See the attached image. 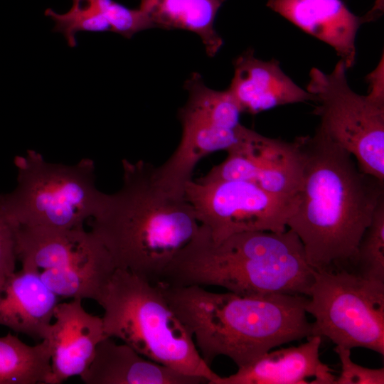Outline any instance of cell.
Wrapping results in <instances>:
<instances>
[{
  "label": "cell",
  "mask_w": 384,
  "mask_h": 384,
  "mask_svg": "<svg viewBox=\"0 0 384 384\" xmlns=\"http://www.w3.org/2000/svg\"><path fill=\"white\" fill-rule=\"evenodd\" d=\"M225 0H139V9L154 27L183 29L198 35L206 53L213 57L223 43L215 29L218 10Z\"/></svg>",
  "instance_id": "obj_19"
},
{
  "label": "cell",
  "mask_w": 384,
  "mask_h": 384,
  "mask_svg": "<svg viewBox=\"0 0 384 384\" xmlns=\"http://www.w3.org/2000/svg\"><path fill=\"white\" fill-rule=\"evenodd\" d=\"M16 186L0 194L14 227L72 229L82 227L98 210L104 193L95 184L94 161L74 164L47 161L34 150L16 156Z\"/></svg>",
  "instance_id": "obj_6"
},
{
  "label": "cell",
  "mask_w": 384,
  "mask_h": 384,
  "mask_svg": "<svg viewBox=\"0 0 384 384\" xmlns=\"http://www.w3.org/2000/svg\"><path fill=\"white\" fill-rule=\"evenodd\" d=\"M16 261L14 226L7 218L0 201V292L16 272Z\"/></svg>",
  "instance_id": "obj_26"
},
{
  "label": "cell",
  "mask_w": 384,
  "mask_h": 384,
  "mask_svg": "<svg viewBox=\"0 0 384 384\" xmlns=\"http://www.w3.org/2000/svg\"><path fill=\"white\" fill-rule=\"evenodd\" d=\"M307 297L312 336L384 355V282L345 268L315 270Z\"/></svg>",
  "instance_id": "obj_8"
},
{
  "label": "cell",
  "mask_w": 384,
  "mask_h": 384,
  "mask_svg": "<svg viewBox=\"0 0 384 384\" xmlns=\"http://www.w3.org/2000/svg\"><path fill=\"white\" fill-rule=\"evenodd\" d=\"M303 245L291 229L251 231L213 241L201 225L160 282L174 286L223 287L240 296H306L314 278Z\"/></svg>",
  "instance_id": "obj_4"
},
{
  "label": "cell",
  "mask_w": 384,
  "mask_h": 384,
  "mask_svg": "<svg viewBox=\"0 0 384 384\" xmlns=\"http://www.w3.org/2000/svg\"><path fill=\"white\" fill-rule=\"evenodd\" d=\"M97 302L104 311L107 336L122 340L158 363L203 378L208 384L220 376L204 361L157 283L116 268Z\"/></svg>",
  "instance_id": "obj_5"
},
{
  "label": "cell",
  "mask_w": 384,
  "mask_h": 384,
  "mask_svg": "<svg viewBox=\"0 0 384 384\" xmlns=\"http://www.w3.org/2000/svg\"><path fill=\"white\" fill-rule=\"evenodd\" d=\"M184 197L215 242L243 232L286 230L297 201L251 182L203 176L186 183Z\"/></svg>",
  "instance_id": "obj_10"
},
{
  "label": "cell",
  "mask_w": 384,
  "mask_h": 384,
  "mask_svg": "<svg viewBox=\"0 0 384 384\" xmlns=\"http://www.w3.org/2000/svg\"><path fill=\"white\" fill-rule=\"evenodd\" d=\"M267 6L332 47L346 68L356 62V38L364 23L342 0H268Z\"/></svg>",
  "instance_id": "obj_15"
},
{
  "label": "cell",
  "mask_w": 384,
  "mask_h": 384,
  "mask_svg": "<svg viewBox=\"0 0 384 384\" xmlns=\"http://www.w3.org/2000/svg\"><path fill=\"white\" fill-rule=\"evenodd\" d=\"M226 151V158L203 177L245 181L276 196H297L304 167L297 138H270L242 126L238 142Z\"/></svg>",
  "instance_id": "obj_11"
},
{
  "label": "cell",
  "mask_w": 384,
  "mask_h": 384,
  "mask_svg": "<svg viewBox=\"0 0 384 384\" xmlns=\"http://www.w3.org/2000/svg\"><path fill=\"white\" fill-rule=\"evenodd\" d=\"M157 284L210 366L216 357L224 356L239 368L275 347L312 336L306 296H240L198 285Z\"/></svg>",
  "instance_id": "obj_3"
},
{
  "label": "cell",
  "mask_w": 384,
  "mask_h": 384,
  "mask_svg": "<svg viewBox=\"0 0 384 384\" xmlns=\"http://www.w3.org/2000/svg\"><path fill=\"white\" fill-rule=\"evenodd\" d=\"M233 65L228 90L242 112L256 114L279 106L315 102V96L287 75L276 59L261 60L248 49L235 59Z\"/></svg>",
  "instance_id": "obj_13"
},
{
  "label": "cell",
  "mask_w": 384,
  "mask_h": 384,
  "mask_svg": "<svg viewBox=\"0 0 384 384\" xmlns=\"http://www.w3.org/2000/svg\"><path fill=\"white\" fill-rule=\"evenodd\" d=\"M351 350L336 346L334 351L340 360L341 371L334 384H383V368H368L356 364L351 358Z\"/></svg>",
  "instance_id": "obj_25"
},
{
  "label": "cell",
  "mask_w": 384,
  "mask_h": 384,
  "mask_svg": "<svg viewBox=\"0 0 384 384\" xmlns=\"http://www.w3.org/2000/svg\"><path fill=\"white\" fill-rule=\"evenodd\" d=\"M384 11V0H375L374 4L366 14L362 16L363 23L373 21L379 18Z\"/></svg>",
  "instance_id": "obj_27"
},
{
  "label": "cell",
  "mask_w": 384,
  "mask_h": 384,
  "mask_svg": "<svg viewBox=\"0 0 384 384\" xmlns=\"http://www.w3.org/2000/svg\"><path fill=\"white\" fill-rule=\"evenodd\" d=\"M58 298L38 272L21 267L0 292V325L41 341L48 332Z\"/></svg>",
  "instance_id": "obj_17"
},
{
  "label": "cell",
  "mask_w": 384,
  "mask_h": 384,
  "mask_svg": "<svg viewBox=\"0 0 384 384\" xmlns=\"http://www.w3.org/2000/svg\"><path fill=\"white\" fill-rule=\"evenodd\" d=\"M72 1L73 6L65 14H58L50 8L45 11V15L55 23L53 31L61 33L70 47L77 46L75 36L79 32L112 31L108 22L90 0Z\"/></svg>",
  "instance_id": "obj_23"
},
{
  "label": "cell",
  "mask_w": 384,
  "mask_h": 384,
  "mask_svg": "<svg viewBox=\"0 0 384 384\" xmlns=\"http://www.w3.org/2000/svg\"><path fill=\"white\" fill-rule=\"evenodd\" d=\"M321 337L298 346L270 351L213 384H334L336 375L319 358Z\"/></svg>",
  "instance_id": "obj_14"
},
{
  "label": "cell",
  "mask_w": 384,
  "mask_h": 384,
  "mask_svg": "<svg viewBox=\"0 0 384 384\" xmlns=\"http://www.w3.org/2000/svg\"><path fill=\"white\" fill-rule=\"evenodd\" d=\"M185 87L188 97L178 112L182 127L179 144L153 173L161 188L182 196L200 160L234 146L243 126L240 122L242 112L228 89L208 87L196 73L188 79Z\"/></svg>",
  "instance_id": "obj_9"
},
{
  "label": "cell",
  "mask_w": 384,
  "mask_h": 384,
  "mask_svg": "<svg viewBox=\"0 0 384 384\" xmlns=\"http://www.w3.org/2000/svg\"><path fill=\"white\" fill-rule=\"evenodd\" d=\"M86 384H201L208 381L183 374L142 356L126 343L106 337L80 376Z\"/></svg>",
  "instance_id": "obj_16"
},
{
  "label": "cell",
  "mask_w": 384,
  "mask_h": 384,
  "mask_svg": "<svg viewBox=\"0 0 384 384\" xmlns=\"http://www.w3.org/2000/svg\"><path fill=\"white\" fill-rule=\"evenodd\" d=\"M50 373L46 340L31 346L11 333L0 336V384H47Z\"/></svg>",
  "instance_id": "obj_21"
},
{
  "label": "cell",
  "mask_w": 384,
  "mask_h": 384,
  "mask_svg": "<svg viewBox=\"0 0 384 384\" xmlns=\"http://www.w3.org/2000/svg\"><path fill=\"white\" fill-rule=\"evenodd\" d=\"M297 139L303 174L287 228L299 237L316 271L352 265L384 198V181L362 171L353 156L319 127L313 135Z\"/></svg>",
  "instance_id": "obj_1"
},
{
  "label": "cell",
  "mask_w": 384,
  "mask_h": 384,
  "mask_svg": "<svg viewBox=\"0 0 384 384\" xmlns=\"http://www.w3.org/2000/svg\"><path fill=\"white\" fill-rule=\"evenodd\" d=\"M366 76L367 95L355 92L339 60L330 73L316 68L309 72L306 90L316 97L314 114L319 127L332 142L350 153L364 173L384 181V64Z\"/></svg>",
  "instance_id": "obj_7"
},
{
  "label": "cell",
  "mask_w": 384,
  "mask_h": 384,
  "mask_svg": "<svg viewBox=\"0 0 384 384\" xmlns=\"http://www.w3.org/2000/svg\"><path fill=\"white\" fill-rule=\"evenodd\" d=\"M352 266L364 277L384 282V198L359 242Z\"/></svg>",
  "instance_id": "obj_22"
},
{
  "label": "cell",
  "mask_w": 384,
  "mask_h": 384,
  "mask_svg": "<svg viewBox=\"0 0 384 384\" xmlns=\"http://www.w3.org/2000/svg\"><path fill=\"white\" fill-rule=\"evenodd\" d=\"M53 319L45 338L50 356L47 384L80 377L90 365L99 343L108 337L102 318L88 313L81 299L58 303Z\"/></svg>",
  "instance_id": "obj_12"
},
{
  "label": "cell",
  "mask_w": 384,
  "mask_h": 384,
  "mask_svg": "<svg viewBox=\"0 0 384 384\" xmlns=\"http://www.w3.org/2000/svg\"><path fill=\"white\" fill-rule=\"evenodd\" d=\"M21 267L38 272L66 266L93 250L100 240L84 226L72 229L14 227Z\"/></svg>",
  "instance_id": "obj_18"
},
{
  "label": "cell",
  "mask_w": 384,
  "mask_h": 384,
  "mask_svg": "<svg viewBox=\"0 0 384 384\" xmlns=\"http://www.w3.org/2000/svg\"><path fill=\"white\" fill-rule=\"evenodd\" d=\"M116 267L104 245L100 244L73 262L39 272L46 286L59 298L97 302Z\"/></svg>",
  "instance_id": "obj_20"
},
{
  "label": "cell",
  "mask_w": 384,
  "mask_h": 384,
  "mask_svg": "<svg viewBox=\"0 0 384 384\" xmlns=\"http://www.w3.org/2000/svg\"><path fill=\"white\" fill-rule=\"evenodd\" d=\"M108 22L113 32L131 38L138 32L154 28L141 9L128 8L114 0H90Z\"/></svg>",
  "instance_id": "obj_24"
},
{
  "label": "cell",
  "mask_w": 384,
  "mask_h": 384,
  "mask_svg": "<svg viewBox=\"0 0 384 384\" xmlns=\"http://www.w3.org/2000/svg\"><path fill=\"white\" fill-rule=\"evenodd\" d=\"M122 166V186L115 193H104L90 230L116 268L157 283L201 224L184 196L156 183L151 164L123 159Z\"/></svg>",
  "instance_id": "obj_2"
}]
</instances>
